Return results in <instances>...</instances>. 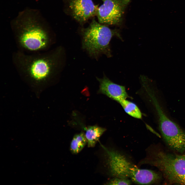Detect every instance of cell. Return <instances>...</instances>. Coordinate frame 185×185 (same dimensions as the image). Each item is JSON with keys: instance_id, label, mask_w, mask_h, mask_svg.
<instances>
[{"instance_id": "obj_1", "label": "cell", "mask_w": 185, "mask_h": 185, "mask_svg": "<svg viewBox=\"0 0 185 185\" xmlns=\"http://www.w3.org/2000/svg\"><path fill=\"white\" fill-rule=\"evenodd\" d=\"M60 50L58 48L30 53L17 50L13 54V62L20 75L36 81L43 80L59 72Z\"/></svg>"}, {"instance_id": "obj_4", "label": "cell", "mask_w": 185, "mask_h": 185, "mask_svg": "<svg viewBox=\"0 0 185 185\" xmlns=\"http://www.w3.org/2000/svg\"><path fill=\"white\" fill-rule=\"evenodd\" d=\"M141 163L157 168L170 184L185 185V152L177 154L153 150Z\"/></svg>"}, {"instance_id": "obj_7", "label": "cell", "mask_w": 185, "mask_h": 185, "mask_svg": "<svg viewBox=\"0 0 185 185\" xmlns=\"http://www.w3.org/2000/svg\"><path fill=\"white\" fill-rule=\"evenodd\" d=\"M98 8L96 15L102 24L117 25L122 21L125 10L130 0H104Z\"/></svg>"}, {"instance_id": "obj_8", "label": "cell", "mask_w": 185, "mask_h": 185, "mask_svg": "<svg viewBox=\"0 0 185 185\" xmlns=\"http://www.w3.org/2000/svg\"><path fill=\"white\" fill-rule=\"evenodd\" d=\"M69 9L72 17L80 23L94 16L98 6L92 0H67Z\"/></svg>"}, {"instance_id": "obj_14", "label": "cell", "mask_w": 185, "mask_h": 185, "mask_svg": "<svg viewBox=\"0 0 185 185\" xmlns=\"http://www.w3.org/2000/svg\"><path fill=\"white\" fill-rule=\"evenodd\" d=\"M103 1L104 0H102Z\"/></svg>"}, {"instance_id": "obj_10", "label": "cell", "mask_w": 185, "mask_h": 185, "mask_svg": "<svg viewBox=\"0 0 185 185\" xmlns=\"http://www.w3.org/2000/svg\"><path fill=\"white\" fill-rule=\"evenodd\" d=\"M85 133L88 147H93L95 145L101 136L105 131L104 128L95 125L84 127Z\"/></svg>"}, {"instance_id": "obj_11", "label": "cell", "mask_w": 185, "mask_h": 185, "mask_svg": "<svg viewBox=\"0 0 185 185\" xmlns=\"http://www.w3.org/2000/svg\"><path fill=\"white\" fill-rule=\"evenodd\" d=\"M87 144L85 133L81 132L73 136L70 143V149L71 152L77 154L80 152Z\"/></svg>"}, {"instance_id": "obj_12", "label": "cell", "mask_w": 185, "mask_h": 185, "mask_svg": "<svg viewBox=\"0 0 185 185\" xmlns=\"http://www.w3.org/2000/svg\"><path fill=\"white\" fill-rule=\"evenodd\" d=\"M118 103L121 105L125 112L128 114L136 118H141V113L135 104L126 99L122 100Z\"/></svg>"}, {"instance_id": "obj_2", "label": "cell", "mask_w": 185, "mask_h": 185, "mask_svg": "<svg viewBox=\"0 0 185 185\" xmlns=\"http://www.w3.org/2000/svg\"><path fill=\"white\" fill-rule=\"evenodd\" d=\"M14 40L18 50L34 53L49 50L54 42L48 29L31 18H28L14 29Z\"/></svg>"}, {"instance_id": "obj_9", "label": "cell", "mask_w": 185, "mask_h": 185, "mask_svg": "<svg viewBox=\"0 0 185 185\" xmlns=\"http://www.w3.org/2000/svg\"><path fill=\"white\" fill-rule=\"evenodd\" d=\"M96 78L100 83L99 93L104 94L118 102L128 97L124 86L114 83L105 75L102 78Z\"/></svg>"}, {"instance_id": "obj_3", "label": "cell", "mask_w": 185, "mask_h": 185, "mask_svg": "<svg viewBox=\"0 0 185 185\" xmlns=\"http://www.w3.org/2000/svg\"><path fill=\"white\" fill-rule=\"evenodd\" d=\"M102 146L107 154L109 170L114 177L130 179L134 183L140 184H152L161 179L158 173L140 169L119 152Z\"/></svg>"}, {"instance_id": "obj_13", "label": "cell", "mask_w": 185, "mask_h": 185, "mask_svg": "<svg viewBox=\"0 0 185 185\" xmlns=\"http://www.w3.org/2000/svg\"><path fill=\"white\" fill-rule=\"evenodd\" d=\"M132 181L129 179L122 178L118 177H114L107 183L108 185H130Z\"/></svg>"}, {"instance_id": "obj_6", "label": "cell", "mask_w": 185, "mask_h": 185, "mask_svg": "<svg viewBox=\"0 0 185 185\" xmlns=\"http://www.w3.org/2000/svg\"><path fill=\"white\" fill-rule=\"evenodd\" d=\"M159 127L163 138L171 149L180 153L185 152V132L166 115L157 100L154 101Z\"/></svg>"}, {"instance_id": "obj_5", "label": "cell", "mask_w": 185, "mask_h": 185, "mask_svg": "<svg viewBox=\"0 0 185 185\" xmlns=\"http://www.w3.org/2000/svg\"><path fill=\"white\" fill-rule=\"evenodd\" d=\"M82 45L92 57L97 59L102 54L111 56L109 44L113 36L120 37L117 31L93 20L88 27L82 29Z\"/></svg>"}]
</instances>
